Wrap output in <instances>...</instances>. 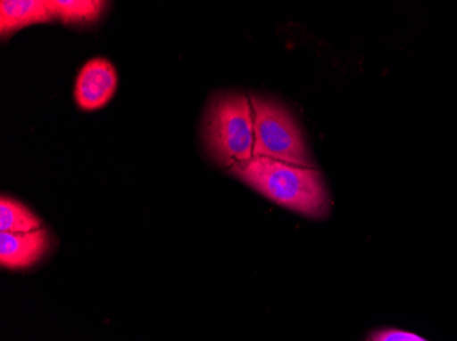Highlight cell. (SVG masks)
Listing matches in <instances>:
<instances>
[{
  "label": "cell",
  "mask_w": 457,
  "mask_h": 341,
  "mask_svg": "<svg viewBox=\"0 0 457 341\" xmlns=\"http://www.w3.org/2000/svg\"><path fill=\"white\" fill-rule=\"evenodd\" d=\"M228 173L274 204L308 219L323 220L330 215V191L317 166L311 168L253 156Z\"/></svg>",
  "instance_id": "cell-1"
},
{
  "label": "cell",
  "mask_w": 457,
  "mask_h": 341,
  "mask_svg": "<svg viewBox=\"0 0 457 341\" xmlns=\"http://www.w3.org/2000/svg\"><path fill=\"white\" fill-rule=\"evenodd\" d=\"M203 141L210 158L230 169L253 158V105L243 92H222L210 100L203 118Z\"/></svg>",
  "instance_id": "cell-2"
},
{
  "label": "cell",
  "mask_w": 457,
  "mask_h": 341,
  "mask_svg": "<svg viewBox=\"0 0 457 341\" xmlns=\"http://www.w3.org/2000/svg\"><path fill=\"white\" fill-rule=\"evenodd\" d=\"M253 105L255 148L253 156L315 168V161L297 120L282 102L249 94Z\"/></svg>",
  "instance_id": "cell-3"
},
{
  "label": "cell",
  "mask_w": 457,
  "mask_h": 341,
  "mask_svg": "<svg viewBox=\"0 0 457 341\" xmlns=\"http://www.w3.org/2000/svg\"><path fill=\"white\" fill-rule=\"evenodd\" d=\"M117 71L107 59L95 58L79 71L74 100L82 111H96L109 104L117 91Z\"/></svg>",
  "instance_id": "cell-4"
},
{
  "label": "cell",
  "mask_w": 457,
  "mask_h": 341,
  "mask_svg": "<svg viewBox=\"0 0 457 341\" xmlns=\"http://www.w3.org/2000/svg\"><path fill=\"white\" fill-rule=\"evenodd\" d=\"M50 248L51 235L45 227L30 232H0V265L12 271L32 268Z\"/></svg>",
  "instance_id": "cell-5"
},
{
  "label": "cell",
  "mask_w": 457,
  "mask_h": 341,
  "mask_svg": "<svg viewBox=\"0 0 457 341\" xmlns=\"http://www.w3.org/2000/svg\"><path fill=\"white\" fill-rule=\"evenodd\" d=\"M47 0H2L0 2V33L6 38L18 30L53 20Z\"/></svg>",
  "instance_id": "cell-6"
},
{
  "label": "cell",
  "mask_w": 457,
  "mask_h": 341,
  "mask_svg": "<svg viewBox=\"0 0 457 341\" xmlns=\"http://www.w3.org/2000/svg\"><path fill=\"white\" fill-rule=\"evenodd\" d=\"M54 20L71 27H88L99 20L106 10L102 0H47Z\"/></svg>",
  "instance_id": "cell-7"
},
{
  "label": "cell",
  "mask_w": 457,
  "mask_h": 341,
  "mask_svg": "<svg viewBox=\"0 0 457 341\" xmlns=\"http://www.w3.org/2000/svg\"><path fill=\"white\" fill-rule=\"evenodd\" d=\"M43 227V222L35 212L22 202L10 197L0 199V232H30Z\"/></svg>",
  "instance_id": "cell-8"
},
{
  "label": "cell",
  "mask_w": 457,
  "mask_h": 341,
  "mask_svg": "<svg viewBox=\"0 0 457 341\" xmlns=\"http://www.w3.org/2000/svg\"><path fill=\"white\" fill-rule=\"evenodd\" d=\"M369 341H428L413 333L399 329H381L371 333Z\"/></svg>",
  "instance_id": "cell-9"
},
{
  "label": "cell",
  "mask_w": 457,
  "mask_h": 341,
  "mask_svg": "<svg viewBox=\"0 0 457 341\" xmlns=\"http://www.w3.org/2000/svg\"><path fill=\"white\" fill-rule=\"evenodd\" d=\"M367 341H369V340H367Z\"/></svg>",
  "instance_id": "cell-10"
}]
</instances>
